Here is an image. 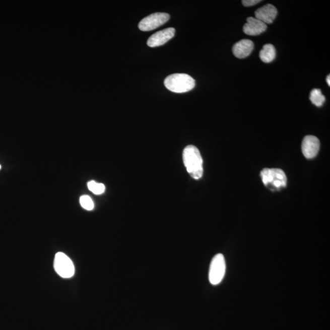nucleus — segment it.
<instances>
[{
  "label": "nucleus",
  "mask_w": 330,
  "mask_h": 330,
  "mask_svg": "<svg viewBox=\"0 0 330 330\" xmlns=\"http://www.w3.org/2000/svg\"><path fill=\"white\" fill-rule=\"evenodd\" d=\"M183 161L186 170L194 179H200L203 174V161L202 155L193 145L186 146L183 152Z\"/></svg>",
  "instance_id": "nucleus-1"
},
{
  "label": "nucleus",
  "mask_w": 330,
  "mask_h": 330,
  "mask_svg": "<svg viewBox=\"0 0 330 330\" xmlns=\"http://www.w3.org/2000/svg\"><path fill=\"white\" fill-rule=\"evenodd\" d=\"M164 84L168 90L173 93H183L193 90L195 80L187 74H174L166 77Z\"/></svg>",
  "instance_id": "nucleus-2"
},
{
  "label": "nucleus",
  "mask_w": 330,
  "mask_h": 330,
  "mask_svg": "<svg viewBox=\"0 0 330 330\" xmlns=\"http://www.w3.org/2000/svg\"><path fill=\"white\" fill-rule=\"evenodd\" d=\"M260 177L263 184L269 186L271 190H279L286 186L287 177L282 169H263L261 171Z\"/></svg>",
  "instance_id": "nucleus-3"
},
{
  "label": "nucleus",
  "mask_w": 330,
  "mask_h": 330,
  "mask_svg": "<svg viewBox=\"0 0 330 330\" xmlns=\"http://www.w3.org/2000/svg\"><path fill=\"white\" fill-rule=\"evenodd\" d=\"M226 261L222 254H217L212 259L209 272V280L212 285L222 283L226 274Z\"/></svg>",
  "instance_id": "nucleus-4"
},
{
  "label": "nucleus",
  "mask_w": 330,
  "mask_h": 330,
  "mask_svg": "<svg viewBox=\"0 0 330 330\" xmlns=\"http://www.w3.org/2000/svg\"><path fill=\"white\" fill-rule=\"evenodd\" d=\"M54 269L60 277L70 278L75 274V267L73 261L63 252L56 253L54 259Z\"/></svg>",
  "instance_id": "nucleus-5"
},
{
  "label": "nucleus",
  "mask_w": 330,
  "mask_h": 330,
  "mask_svg": "<svg viewBox=\"0 0 330 330\" xmlns=\"http://www.w3.org/2000/svg\"><path fill=\"white\" fill-rule=\"evenodd\" d=\"M170 16L167 13H156L151 14L140 21L139 28L141 31H149L156 29L169 21Z\"/></svg>",
  "instance_id": "nucleus-6"
},
{
  "label": "nucleus",
  "mask_w": 330,
  "mask_h": 330,
  "mask_svg": "<svg viewBox=\"0 0 330 330\" xmlns=\"http://www.w3.org/2000/svg\"><path fill=\"white\" fill-rule=\"evenodd\" d=\"M176 33L173 28H168L152 35L148 40L147 44L150 47H159L166 44L169 40L173 38Z\"/></svg>",
  "instance_id": "nucleus-7"
},
{
  "label": "nucleus",
  "mask_w": 330,
  "mask_h": 330,
  "mask_svg": "<svg viewBox=\"0 0 330 330\" xmlns=\"http://www.w3.org/2000/svg\"><path fill=\"white\" fill-rule=\"evenodd\" d=\"M302 153L306 159H313L317 156L320 149V142L317 137L308 136L304 138L302 142Z\"/></svg>",
  "instance_id": "nucleus-8"
},
{
  "label": "nucleus",
  "mask_w": 330,
  "mask_h": 330,
  "mask_svg": "<svg viewBox=\"0 0 330 330\" xmlns=\"http://www.w3.org/2000/svg\"><path fill=\"white\" fill-rule=\"evenodd\" d=\"M278 11L274 5L267 4L255 12V18L265 24H272L277 16Z\"/></svg>",
  "instance_id": "nucleus-9"
},
{
  "label": "nucleus",
  "mask_w": 330,
  "mask_h": 330,
  "mask_svg": "<svg viewBox=\"0 0 330 330\" xmlns=\"http://www.w3.org/2000/svg\"><path fill=\"white\" fill-rule=\"evenodd\" d=\"M245 25L243 26V32L249 36H258L265 32L267 25L259 21L255 17H248Z\"/></svg>",
  "instance_id": "nucleus-10"
},
{
  "label": "nucleus",
  "mask_w": 330,
  "mask_h": 330,
  "mask_svg": "<svg viewBox=\"0 0 330 330\" xmlns=\"http://www.w3.org/2000/svg\"><path fill=\"white\" fill-rule=\"evenodd\" d=\"M254 47V43L250 40H241L234 44L232 48V52L237 58H245L251 53Z\"/></svg>",
  "instance_id": "nucleus-11"
},
{
  "label": "nucleus",
  "mask_w": 330,
  "mask_h": 330,
  "mask_svg": "<svg viewBox=\"0 0 330 330\" xmlns=\"http://www.w3.org/2000/svg\"><path fill=\"white\" fill-rule=\"evenodd\" d=\"M275 56L276 50L274 45L270 44L263 45L259 53V57L262 61L266 63L271 62L274 61Z\"/></svg>",
  "instance_id": "nucleus-12"
},
{
  "label": "nucleus",
  "mask_w": 330,
  "mask_h": 330,
  "mask_svg": "<svg viewBox=\"0 0 330 330\" xmlns=\"http://www.w3.org/2000/svg\"><path fill=\"white\" fill-rule=\"evenodd\" d=\"M310 100L316 107H321L325 101V97L323 95L322 91L318 89H314L310 93Z\"/></svg>",
  "instance_id": "nucleus-13"
},
{
  "label": "nucleus",
  "mask_w": 330,
  "mask_h": 330,
  "mask_svg": "<svg viewBox=\"0 0 330 330\" xmlns=\"http://www.w3.org/2000/svg\"><path fill=\"white\" fill-rule=\"evenodd\" d=\"M89 190L96 194H100L104 193L105 186L103 183H97L95 181H90L88 183Z\"/></svg>",
  "instance_id": "nucleus-14"
},
{
  "label": "nucleus",
  "mask_w": 330,
  "mask_h": 330,
  "mask_svg": "<svg viewBox=\"0 0 330 330\" xmlns=\"http://www.w3.org/2000/svg\"><path fill=\"white\" fill-rule=\"evenodd\" d=\"M80 205L83 208L87 211H92L94 209V205L91 198L87 195H83L80 199Z\"/></svg>",
  "instance_id": "nucleus-15"
},
{
  "label": "nucleus",
  "mask_w": 330,
  "mask_h": 330,
  "mask_svg": "<svg viewBox=\"0 0 330 330\" xmlns=\"http://www.w3.org/2000/svg\"><path fill=\"white\" fill-rule=\"evenodd\" d=\"M260 2V0H243L242 4L245 7H250L259 4Z\"/></svg>",
  "instance_id": "nucleus-16"
},
{
  "label": "nucleus",
  "mask_w": 330,
  "mask_h": 330,
  "mask_svg": "<svg viewBox=\"0 0 330 330\" xmlns=\"http://www.w3.org/2000/svg\"><path fill=\"white\" fill-rule=\"evenodd\" d=\"M329 79H330V76H328L326 78V82L328 83V85H330V82H329Z\"/></svg>",
  "instance_id": "nucleus-17"
},
{
  "label": "nucleus",
  "mask_w": 330,
  "mask_h": 330,
  "mask_svg": "<svg viewBox=\"0 0 330 330\" xmlns=\"http://www.w3.org/2000/svg\"><path fill=\"white\" fill-rule=\"evenodd\" d=\"M1 168H2V166L1 165H0V169H1Z\"/></svg>",
  "instance_id": "nucleus-18"
}]
</instances>
